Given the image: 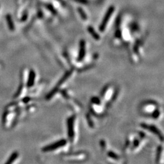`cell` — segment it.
Listing matches in <instances>:
<instances>
[{"label":"cell","instance_id":"obj_5","mask_svg":"<svg viewBox=\"0 0 164 164\" xmlns=\"http://www.w3.org/2000/svg\"><path fill=\"white\" fill-rule=\"evenodd\" d=\"M141 126L144 129H148V131H150L153 133L155 134L156 135H157L159 138H160L161 141H163V135H162V133L160 132V131L157 129V128L155 126L153 125H148L146 124H142Z\"/></svg>","mask_w":164,"mask_h":164},{"label":"cell","instance_id":"obj_14","mask_svg":"<svg viewBox=\"0 0 164 164\" xmlns=\"http://www.w3.org/2000/svg\"><path fill=\"white\" fill-rule=\"evenodd\" d=\"M159 115H160V111L159 110H155L152 114V117L154 119H157L159 117Z\"/></svg>","mask_w":164,"mask_h":164},{"label":"cell","instance_id":"obj_10","mask_svg":"<svg viewBox=\"0 0 164 164\" xmlns=\"http://www.w3.org/2000/svg\"><path fill=\"white\" fill-rule=\"evenodd\" d=\"M78 12L79 14H80V15L81 16V18L83 19V20H87V16H86V13L84 12V10L82 9L81 8H80V7H78Z\"/></svg>","mask_w":164,"mask_h":164},{"label":"cell","instance_id":"obj_13","mask_svg":"<svg viewBox=\"0 0 164 164\" xmlns=\"http://www.w3.org/2000/svg\"><path fill=\"white\" fill-rule=\"evenodd\" d=\"M162 148L161 146H159V147L157 148V157H156L157 162L159 160H160V154H161V153H162Z\"/></svg>","mask_w":164,"mask_h":164},{"label":"cell","instance_id":"obj_4","mask_svg":"<svg viewBox=\"0 0 164 164\" xmlns=\"http://www.w3.org/2000/svg\"><path fill=\"white\" fill-rule=\"evenodd\" d=\"M75 117L74 116H71L68 119V136L70 141L73 142L74 136H75V131H74V122H75Z\"/></svg>","mask_w":164,"mask_h":164},{"label":"cell","instance_id":"obj_2","mask_svg":"<svg viewBox=\"0 0 164 164\" xmlns=\"http://www.w3.org/2000/svg\"><path fill=\"white\" fill-rule=\"evenodd\" d=\"M66 143L67 141L66 139H61L59 141L53 143L52 144H50L49 145L44 147L42 149V151L44 152L54 151V150H57V149L60 148L62 147H64V146L66 144Z\"/></svg>","mask_w":164,"mask_h":164},{"label":"cell","instance_id":"obj_12","mask_svg":"<svg viewBox=\"0 0 164 164\" xmlns=\"http://www.w3.org/2000/svg\"><path fill=\"white\" fill-rule=\"evenodd\" d=\"M91 102L92 103L95 104L96 105H99L100 104V100L99 98L95 97H94L91 98Z\"/></svg>","mask_w":164,"mask_h":164},{"label":"cell","instance_id":"obj_11","mask_svg":"<svg viewBox=\"0 0 164 164\" xmlns=\"http://www.w3.org/2000/svg\"><path fill=\"white\" fill-rule=\"evenodd\" d=\"M108 156L109 157H110L112 158V159H116V160H117V159H119L118 156H117V155L116 154V153H114V152H113V151H110V152H108Z\"/></svg>","mask_w":164,"mask_h":164},{"label":"cell","instance_id":"obj_16","mask_svg":"<svg viewBox=\"0 0 164 164\" xmlns=\"http://www.w3.org/2000/svg\"><path fill=\"white\" fill-rule=\"evenodd\" d=\"M87 119H88V123H89V126H91V127H93V123H92V120H91V119L89 118V115H88V116H87Z\"/></svg>","mask_w":164,"mask_h":164},{"label":"cell","instance_id":"obj_8","mask_svg":"<svg viewBox=\"0 0 164 164\" xmlns=\"http://www.w3.org/2000/svg\"><path fill=\"white\" fill-rule=\"evenodd\" d=\"M88 31L89 34L92 35V37H93L95 40H100L99 35H98L97 33L95 32L94 29L92 26H89L88 28Z\"/></svg>","mask_w":164,"mask_h":164},{"label":"cell","instance_id":"obj_15","mask_svg":"<svg viewBox=\"0 0 164 164\" xmlns=\"http://www.w3.org/2000/svg\"><path fill=\"white\" fill-rule=\"evenodd\" d=\"M47 7V8H48V9L49 10H50V11L52 12L53 14H54V15L56 14V10L54 9V8H53V6H52L50 4H48Z\"/></svg>","mask_w":164,"mask_h":164},{"label":"cell","instance_id":"obj_1","mask_svg":"<svg viewBox=\"0 0 164 164\" xmlns=\"http://www.w3.org/2000/svg\"><path fill=\"white\" fill-rule=\"evenodd\" d=\"M71 74H72V71H68V72H67L65 74V75L63 76L62 78L60 79V81H59V83H58V85H57V86H56V87H55L54 88H53L52 90L51 91L49 92L48 94L47 95V96H46V99H50V98H51L52 97L53 95H54L55 94H56V92L58 91L60 86L62 85L63 83L64 82H65L66 80H67V79L69 78V76L71 75Z\"/></svg>","mask_w":164,"mask_h":164},{"label":"cell","instance_id":"obj_7","mask_svg":"<svg viewBox=\"0 0 164 164\" xmlns=\"http://www.w3.org/2000/svg\"><path fill=\"white\" fill-rule=\"evenodd\" d=\"M35 73L34 72V71L31 70V71H30L29 75V80H28V87L31 88L34 85V82H35Z\"/></svg>","mask_w":164,"mask_h":164},{"label":"cell","instance_id":"obj_6","mask_svg":"<svg viewBox=\"0 0 164 164\" xmlns=\"http://www.w3.org/2000/svg\"><path fill=\"white\" fill-rule=\"evenodd\" d=\"M86 53V44L85 41L84 40H81L80 42V49H79V53L78 56V61L83 60V59L85 58Z\"/></svg>","mask_w":164,"mask_h":164},{"label":"cell","instance_id":"obj_9","mask_svg":"<svg viewBox=\"0 0 164 164\" xmlns=\"http://www.w3.org/2000/svg\"><path fill=\"white\" fill-rule=\"evenodd\" d=\"M18 153H16V152H15V153H12V154L11 155V156H10L9 159V160H7L6 163H12V162L15 160V159L18 157Z\"/></svg>","mask_w":164,"mask_h":164},{"label":"cell","instance_id":"obj_17","mask_svg":"<svg viewBox=\"0 0 164 164\" xmlns=\"http://www.w3.org/2000/svg\"><path fill=\"white\" fill-rule=\"evenodd\" d=\"M116 36L117 37V38H120V37H121V32H120V31H117V32L116 33Z\"/></svg>","mask_w":164,"mask_h":164},{"label":"cell","instance_id":"obj_3","mask_svg":"<svg viewBox=\"0 0 164 164\" xmlns=\"http://www.w3.org/2000/svg\"><path fill=\"white\" fill-rule=\"evenodd\" d=\"M114 10V6H110L109 7V9L107 10L105 16H104L103 19V21L102 23L100 24L99 26V30L101 32H103L105 31L106 27L107 24H108V22L109 20H110V17H111L112 14H113V12Z\"/></svg>","mask_w":164,"mask_h":164},{"label":"cell","instance_id":"obj_19","mask_svg":"<svg viewBox=\"0 0 164 164\" xmlns=\"http://www.w3.org/2000/svg\"><path fill=\"white\" fill-rule=\"evenodd\" d=\"M80 3H86L88 2L87 0H78Z\"/></svg>","mask_w":164,"mask_h":164},{"label":"cell","instance_id":"obj_18","mask_svg":"<svg viewBox=\"0 0 164 164\" xmlns=\"http://www.w3.org/2000/svg\"><path fill=\"white\" fill-rule=\"evenodd\" d=\"M139 141H138V139H136L135 141H134V144H133V146L134 147H137L139 145Z\"/></svg>","mask_w":164,"mask_h":164}]
</instances>
